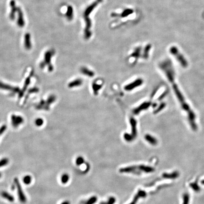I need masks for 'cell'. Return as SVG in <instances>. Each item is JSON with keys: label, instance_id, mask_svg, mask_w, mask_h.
<instances>
[{"label": "cell", "instance_id": "cell-1", "mask_svg": "<svg viewBox=\"0 0 204 204\" xmlns=\"http://www.w3.org/2000/svg\"><path fill=\"white\" fill-rule=\"evenodd\" d=\"M160 67L167 76L168 80L171 83L176 96L181 105L182 109L187 113L189 122L193 130L197 129V125L196 123V116L194 112L192 110L190 105L188 104L181 91L179 89L178 86L175 81V73L173 69L172 64L169 60L165 61L160 64Z\"/></svg>", "mask_w": 204, "mask_h": 204}, {"label": "cell", "instance_id": "cell-2", "mask_svg": "<svg viewBox=\"0 0 204 204\" xmlns=\"http://www.w3.org/2000/svg\"><path fill=\"white\" fill-rule=\"evenodd\" d=\"M154 171V170L152 167L144 165H139L122 168L120 169L119 172L122 173H129L136 175H140L142 172L149 173L152 172Z\"/></svg>", "mask_w": 204, "mask_h": 204}, {"label": "cell", "instance_id": "cell-3", "mask_svg": "<svg viewBox=\"0 0 204 204\" xmlns=\"http://www.w3.org/2000/svg\"><path fill=\"white\" fill-rule=\"evenodd\" d=\"M131 127V134L125 133L123 135V138L127 142H131L134 140L137 136V121L136 120L131 118L130 120Z\"/></svg>", "mask_w": 204, "mask_h": 204}, {"label": "cell", "instance_id": "cell-4", "mask_svg": "<svg viewBox=\"0 0 204 204\" xmlns=\"http://www.w3.org/2000/svg\"><path fill=\"white\" fill-rule=\"evenodd\" d=\"M55 52L54 50H51L47 51L44 55V60L42 62H41L40 66L41 68H44L46 65L48 66V70L52 71L54 69V67L51 64V59L54 55Z\"/></svg>", "mask_w": 204, "mask_h": 204}, {"label": "cell", "instance_id": "cell-5", "mask_svg": "<svg viewBox=\"0 0 204 204\" xmlns=\"http://www.w3.org/2000/svg\"><path fill=\"white\" fill-rule=\"evenodd\" d=\"M170 52L171 54L175 57L183 67H187L188 65L187 60L184 58L183 55L181 54L180 51H178V49L175 46H173L170 49Z\"/></svg>", "mask_w": 204, "mask_h": 204}, {"label": "cell", "instance_id": "cell-6", "mask_svg": "<svg viewBox=\"0 0 204 204\" xmlns=\"http://www.w3.org/2000/svg\"><path fill=\"white\" fill-rule=\"evenodd\" d=\"M14 184L16 186V187L17 189V192L18 195L19 196V198L20 199V201L22 203H25L27 201V198L26 197V196L24 192L23 191L22 187L21 186V185L20 184V182L18 178H15L14 179Z\"/></svg>", "mask_w": 204, "mask_h": 204}, {"label": "cell", "instance_id": "cell-7", "mask_svg": "<svg viewBox=\"0 0 204 204\" xmlns=\"http://www.w3.org/2000/svg\"><path fill=\"white\" fill-rule=\"evenodd\" d=\"M84 18L86 22V28L84 30V37L86 39H89L91 37L92 33L90 30L91 28V20L89 18V16L84 15Z\"/></svg>", "mask_w": 204, "mask_h": 204}, {"label": "cell", "instance_id": "cell-8", "mask_svg": "<svg viewBox=\"0 0 204 204\" xmlns=\"http://www.w3.org/2000/svg\"><path fill=\"white\" fill-rule=\"evenodd\" d=\"M143 83V80L141 79H138L133 82L128 84L124 87V89L127 91H130L135 88L141 86Z\"/></svg>", "mask_w": 204, "mask_h": 204}, {"label": "cell", "instance_id": "cell-9", "mask_svg": "<svg viewBox=\"0 0 204 204\" xmlns=\"http://www.w3.org/2000/svg\"><path fill=\"white\" fill-rule=\"evenodd\" d=\"M17 13H18L17 24L20 28H23L25 25V21L24 18L23 13L20 7H18Z\"/></svg>", "mask_w": 204, "mask_h": 204}, {"label": "cell", "instance_id": "cell-10", "mask_svg": "<svg viewBox=\"0 0 204 204\" xmlns=\"http://www.w3.org/2000/svg\"><path fill=\"white\" fill-rule=\"evenodd\" d=\"M10 6L11 7V12L10 13V18L11 20H14L16 17V14L17 12L18 7L16 4L15 0H11L10 2Z\"/></svg>", "mask_w": 204, "mask_h": 204}, {"label": "cell", "instance_id": "cell-11", "mask_svg": "<svg viewBox=\"0 0 204 204\" xmlns=\"http://www.w3.org/2000/svg\"><path fill=\"white\" fill-rule=\"evenodd\" d=\"M151 103L149 102H145L139 105L138 107L134 109L133 110V114L135 115L139 114L142 110H145L150 107Z\"/></svg>", "mask_w": 204, "mask_h": 204}, {"label": "cell", "instance_id": "cell-12", "mask_svg": "<svg viewBox=\"0 0 204 204\" xmlns=\"http://www.w3.org/2000/svg\"><path fill=\"white\" fill-rule=\"evenodd\" d=\"M11 121L12 124L14 127H17L24 122V119L21 116L12 115L11 116Z\"/></svg>", "mask_w": 204, "mask_h": 204}, {"label": "cell", "instance_id": "cell-13", "mask_svg": "<svg viewBox=\"0 0 204 204\" xmlns=\"http://www.w3.org/2000/svg\"><path fill=\"white\" fill-rule=\"evenodd\" d=\"M146 196H147V193L144 191L142 190H139L138 192L137 193V194L134 197L133 200L132 201V202H131L130 204H136L138 201L139 198H145L146 197Z\"/></svg>", "mask_w": 204, "mask_h": 204}, {"label": "cell", "instance_id": "cell-14", "mask_svg": "<svg viewBox=\"0 0 204 204\" xmlns=\"http://www.w3.org/2000/svg\"><path fill=\"white\" fill-rule=\"evenodd\" d=\"M24 46L26 49L30 50L32 48L31 35L29 33L25 34L24 37Z\"/></svg>", "mask_w": 204, "mask_h": 204}, {"label": "cell", "instance_id": "cell-15", "mask_svg": "<svg viewBox=\"0 0 204 204\" xmlns=\"http://www.w3.org/2000/svg\"><path fill=\"white\" fill-rule=\"evenodd\" d=\"M83 84V80L81 79H76L71 81L68 84L69 88H74L81 86Z\"/></svg>", "mask_w": 204, "mask_h": 204}, {"label": "cell", "instance_id": "cell-16", "mask_svg": "<svg viewBox=\"0 0 204 204\" xmlns=\"http://www.w3.org/2000/svg\"><path fill=\"white\" fill-rule=\"evenodd\" d=\"M80 72L82 74L89 77H93L95 75V73L93 71H91L85 67H81L80 69Z\"/></svg>", "mask_w": 204, "mask_h": 204}, {"label": "cell", "instance_id": "cell-17", "mask_svg": "<svg viewBox=\"0 0 204 204\" xmlns=\"http://www.w3.org/2000/svg\"><path fill=\"white\" fill-rule=\"evenodd\" d=\"M98 2H95L93 3L90 5L86 9L84 13V15L86 16H89V14H90L91 12L93 11L94 9L96 7L97 4H98Z\"/></svg>", "mask_w": 204, "mask_h": 204}, {"label": "cell", "instance_id": "cell-18", "mask_svg": "<svg viewBox=\"0 0 204 204\" xmlns=\"http://www.w3.org/2000/svg\"><path fill=\"white\" fill-rule=\"evenodd\" d=\"M144 139L147 141L150 144L155 146L157 144V139L154 137L152 135H150L149 134H147L145 135Z\"/></svg>", "mask_w": 204, "mask_h": 204}, {"label": "cell", "instance_id": "cell-19", "mask_svg": "<svg viewBox=\"0 0 204 204\" xmlns=\"http://www.w3.org/2000/svg\"><path fill=\"white\" fill-rule=\"evenodd\" d=\"M66 16L68 20L71 21L73 18V10L72 6H69L67 7V10L66 13Z\"/></svg>", "mask_w": 204, "mask_h": 204}, {"label": "cell", "instance_id": "cell-20", "mask_svg": "<svg viewBox=\"0 0 204 204\" xmlns=\"http://www.w3.org/2000/svg\"><path fill=\"white\" fill-rule=\"evenodd\" d=\"M1 195L3 198H5L10 202H12L14 201V197L7 192L3 191L1 193Z\"/></svg>", "mask_w": 204, "mask_h": 204}, {"label": "cell", "instance_id": "cell-21", "mask_svg": "<svg viewBox=\"0 0 204 204\" xmlns=\"http://www.w3.org/2000/svg\"><path fill=\"white\" fill-rule=\"evenodd\" d=\"M141 50V48L140 47H138L135 48L133 53L131 54V57L135 58L136 59H138L140 55Z\"/></svg>", "mask_w": 204, "mask_h": 204}, {"label": "cell", "instance_id": "cell-22", "mask_svg": "<svg viewBox=\"0 0 204 204\" xmlns=\"http://www.w3.org/2000/svg\"><path fill=\"white\" fill-rule=\"evenodd\" d=\"M133 12V10L130 8H128L124 10V11L122 12V14H120V16L122 18H125L127 17L130 15L132 14Z\"/></svg>", "mask_w": 204, "mask_h": 204}, {"label": "cell", "instance_id": "cell-23", "mask_svg": "<svg viewBox=\"0 0 204 204\" xmlns=\"http://www.w3.org/2000/svg\"><path fill=\"white\" fill-rule=\"evenodd\" d=\"M102 88V86L98 84H96V83H93L92 85V88L93 90L94 93L95 95H97L99 90Z\"/></svg>", "mask_w": 204, "mask_h": 204}, {"label": "cell", "instance_id": "cell-24", "mask_svg": "<svg viewBox=\"0 0 204 204\" xmlns=\"http://www.w3.org/2000/svg\"><path fill=\"white\" fill-rule=\"evenodd\" d=\"M70 180V176L67 173H64L61 177V181L63 184H66Z\"/></svg>", "mask_w": 204, "mask_h": 204}, {"label": "cell", "instance_id": "cell-25", "mask_svg": "<svg viewBox=\"0 0 204 204\" xmlns=\"http://www.w3.org/2000/svg\"><path fill=\"white\" fill-rule=\"evenodd\" d=\"M97 200V198L96 196H93L89 198L88 200L85 201L84 204H94L96 203Z\"/></svg>", "mask_w": 204, "mask_h": 204}, {"label": "cell", "instance_id": "cell-26", "mask_svg": "<svg viewBox=\"0 0 204 204\" xmlns=\"http://www.w3.org/2000/svg\"><path fill=\"white\" fill-rule=\"evenodd\" d=\"M116 202V198L113 197H110L106 202H102L100 204H114Z\"/></svg>", "mask_w": 204, "mask_h": 204}, {"label": "cell", "instance_id": "cell-27", "mask_svg": "<svg viewBox=\"0 0 204 204\" xmlns=\"http://www.w3.org/2000/svg\"><path fill=\"white\" fill-rule=\"evenodd\" d=\"M23 182L26 185L30 184L32 181V177L29 175H26L23 178Z\"/></svg>", "mask_w": 204, "mask_h": 204}, {"label": "cell", "instance_id": "cell-28", "mask_svg": "<svg viewBox=\"0 0 204 204\" xmlns=\"http://www.w3.org/2000/svg\"><path fill=\"white\" fill-rule=\"evenodd\" d=\"M9 160L7 158H4L0 160V168L5 166L8 164Z\"/></svg>", "mask_w": 204, "mask_h": 204}, {"label": "cell", "instance_id": "cell-29", "mask_svg": "<svg viewBox=\"0 0 204 204\" xmlns=\"http://www.w3.org/2000/svg\"><path fill=\"white\" fill-rule=\"evenodd\" d=\"M84 163H85V160L82 156H79L76 160V164L78 166L82 165Z\"/></svg>", "mask_w": 204, "mask_h": 204}, {"label": "cell", "instance_id": "cell-30", "mask_svg": "<svg viewBox=\"0 0 204 204\" xmlns=\"http://www.w3.org/2000/svg\"><path fill=\"white\" fill-rule=\"evenodd\" d=\"M150 48H151V46L149 45H147L146 47L144 48V53L143 55V58H144V59H147L148 57V54L149 51L150 50Z\"/></svg>", "mask_w": 204, "mask_h": 204}, {"label": "cell", "instance_id": "cell-31", "mask_svg": "<svg viewBox=\"0 0 204 204\" xmlns=\"http://www.w3.org/2000/svg\"><path fill=\"white\" fill-rule=\"evenodd\" d=\"M44 122L43 119L40 118L36 119L35 122L36 125L38 127H40V126H42V124H44Z\"/></svg>", "mask_w": 204, "mask_h": 204}, {"label": "cell", "instance_id": "cell-32", "mask_svg": "<svg viewBox=\"0 0 204 204\" xmlns=\"http://www.w3.org/2000/svg\"><path fill=\"white\" fill-rule=\"evenodd\" d=\"M178 176V173H174L172 174H166L165 175H164V176L167 178H175Z\"/></svg>", "mask_w": 204, "mask_h": 204}, {"label": "cell", "instance_id": "cell-33", "mask_svg": "<svg viewBox=\"0 0 204 204\" xmlns=\"http://www.w3.org/2000/svg\"><path fill=\"white\" fill-rule=\"evenodd\" d=\"M190 197L188 194H186L184 195L183 197V204H188L189 202Z\"/></svg>", "mask_w": 204, "mask_h": 204}, {"label": "cell", "instance_id": "cell-34", "mask_svg": "<svg viewBox=\"0 0 204 204\" xmlns=\"http://www.w3.org/2000/svg\"><path fill=\"white\" fill-rule=\"evenodd\" d=\"M7 129V126L5 125H3L0 128V136L4 133Z\"/></svg>", "mask_w": 204, "mask_h": 204}, {"label": "cell", "instance_id": "cell-35", "mask_svg": "<svg viewBox=\"0 0 204 204\" xmlns=\"http://www.w3.org/2000/svg\"><path fill=\"white\" fill-rule=\"evenodd\" d=\"M193 185H191V186L192 187V188L194 189V190H195L196 191H198V190H199V188H198V186H197V185H195V184H192Z\"/></svg>", "mask_w": 204, "mask_h": 204}, {"label": "cell", "instance_id": "cell-36", "mask_svg": "<svg viewBox=\"0 0 204 204\" xmlns=\"http://www.w3.org/2000/svg\"><path fill=\"white\" fill-rule=\"evenodd\" d=\"M111 16L113 17H119V16H120V14H117V13L113 12V13H112V14H111Z\"/></svg>", "mask_w": 204, "mask_h": 204}, {"label": "cell", "instance_id": "cell-37", "mask_svg": "<svg viewBox=\"0 0 204 204\" xmlns=\"http://www.w3.org/2000/svg\"><path fill=\"white\" fill-rule=\"evenodd\" d=\"M61 204H71V203H70V201H67V200H66V201H63V202H62Z\"/></svg>", "mask_w": 204, "mask_h": 204}, {"label": "cell", "instance_id": "cell-38", "mask_svg": "<svg viewBox=\"0 0 204 204\" xmlns=\"http://www.w3.org/2000/svg\"><path fill=\"white\" fill-rule=\"evenodd\" d=\"M97 2H98V3H101L103 1V0H97Z\"/></svg>", "mask_w": 204, "mask_h": 204}, {"label": "cell", "instance_id": "cell-39", "mask_svg": "<svg viewBox=\"0 0 204 204\" xmlns=\"http://www.w3.org/2000/svg\"><path fill=\"white\" fill-rule=\"evenodd\" d=\"M201 183H202V184H204V180H203V181H202V182H201Z\"/></svg>", "mask_w": 204, "mask_h": 204}, {"label": "cell", "instance_id": "cell-40", "mask_svg": "<svg viewBox=\"0 0 204 204\" xmlns=\"http://www.w3.org/2000/svg\"><path fill=\"white\" fill-rule=\"evenodd\" d=\"M1 176H2V174H1V173H0V178H1Z\"/></svg>", "mask_w": 204, "mask_h": 204}]
</instances>
